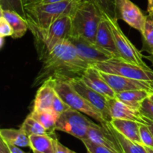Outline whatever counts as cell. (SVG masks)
Segmentation results:
<instances>
[{
    "label": "cell",
    "instance_id": "6da1fadb",
    "mask_svg": "<svg viewBox=\"0 0 153 153\" xmlns=\"http://www.w3.org/2000/svg\"><path fill=\"white\" fill-rule=\"evenodd\" d=\"M42 67L33 82L32 88L40 86L47 80L70 81L82 78L89 64L84 61L68 41L55 46L40 60Z\"/></svg>",
    "mask_w": 153,
    "mask_h": 153
},
{
    "label": "cell",
    "instance_id": "7a4b0ae2",
    "mask_svg": "<svg viewBox=\"0 0 153 153\" xmlns=\"http://www.w3.org/2000/svg\"><path fill=\"white\" fill-rule=\"evenodd\" d=\"M82 0H66L57 3L27 6L26 19L28 26L47 29L54 22L66 16H71Z\"/></svg>",
    "mask_w": 153,
    "mask_h": 153
},
{
    "label": "cell",
    "instance_id": "3957f363",
    "mask_svg": "<svg viewBox=\"0 0 153 153\" xmlns=\"http://www.w3.org/2000/svg\"><path fill=\"white\" fill-rule=\"evenodd\" d=\"M32 33L39 60L60 43L68 40L71 35L72 20L70 16H66L54 22L47 29L40 30L32 26Z\"/></svg>",
    "mask_w": 153,
    "mask_h": 153
},
{
    "label": "cell",
    "instance_id": "277c9868",
    "mask_svg": "<svg viewBox=\"0 0 153 153\" xmlns=\"http://www.w3.org/2000/svg\"><path fill=\"white\" fill-rule=\"evenodd\" d=\"M70 17L72 20L70 36H79L95 43L99 24L103 17L101 10L94 3L82 0Z\"/></svg>",
    "mask_w": 153,
    "mask_h": 153
},
{
    "label": "cell",
    "instance_id": "5b68a950",
    "mask_svg": "<svg viewBox=\"0 0 153 153\" xmlns=\"http://www.w3.org/2000/svg\"><path fill=\"white\" fill-rule=\"evenodd\" d=\"M52 82L58 95L70 108L94 118L100 124L107 122L103 118L101 113L73 88L70 82L52 80Z\"/></svg>",
    "mask_w": 153,
    "mask_h": 153
},
{
    "label": "cell",
    "instance_id": "8992f818",
    "mask_svg": "<svg viewBox=\"0 0 153 153\" xmlns=\"http://www.w3.org/2000/svg\"><path fill=\"white\" fill-rule=\"evenodd\" d=\"M100 71L116 74L137 80L153 82V70L150 67H142L131 64L122 58H113L94 66Z\"/></svg>",
    "mask_w": 153,
    "mask_h": 153
},
{
    "label": "cell",
    "instance_id": "52a82bcc",
    "mask_svg": "<svg viewBox=\"0 0 153 153\" xmlns=\"http://www.w3.org/2000/svg\"><path fill=\"white\" fill-rule=\"evenodd\" d=\"M111 26L114 36L115 45L119 53L120 57L124 61L131 64H136L142 67H149L143 61V55L141 51L139 50L128 38L121 29L118 20L116 18L110 17L103 13Z\"/></svg>",
    "mask_w": 153,
    "mask_h": 153
},
{
    "label": "cell",
    "instance_id": "ba28073f",
    "mask_svg": "<svg viewBox=\"0 0 153 153\" xmlns=\"http://www.w3.org/2000/svg\"><path fill=\"white\" fill-rule=\"evenodd\" d=\"M92 123L83 113L70 108L59 115L56 123V130L83 140L88 139V129Z\"/></svg>",
    "mask_w": 153,
    "mask_h": 153
},
{
    "label": "cell",
    "instance_id": "9c48e42d",
    "mask_svg": "<svg viewBox=\"0 0 153 153\" xmlns=\"http://www.w3.org/2000/svg\"><path fill=\"white\" fill-rule=\"evenodd\" d=\"M67 40L73 45L78 55L91 66L115 58L111 53L84 37L70 36Z\"/></svg>",
    "mask_w": 153,
    "mask_h": 153
},
{
    "label": "cell",
    "instance_id": "30bf717a",
    "mask_svg": "<svg viewBox=\"0 0 153 153\" xmlns=\"http://www.w3.org/2000/svg\"><path fill=\"white\" fill-rule=\"evenodd\" d=\"M115 18L123 20L142 34L147 16L131 0H115Z\"/></svg>",
    "mask_w": 153,
    "mask_h": 153
},
{
    "label": "cell",
    "instance_id": "8fae6325",
    "mask_svg": "<svg viewBox=\"0 0 153 153\" xmlns=\"http://www.w3.org/2000/svg\"><path fill=\"white\" fill-rule=\"evenodd\" d=\"M70 82L73 88L80 95H82L87 101L89 102L94 107H95L101 113L105 121L110 122L111 120L108 106V99L107 97L90 88L81 78L73 79V80L70 81Z\"/></svg>",
    "mask_w": 153,
    "mask_h": 153
},
{
    "label": "cell",
    "instance_id": "7c38bea8",
    "mask_svg": "<svg viewBox=\"0 0 153 153\" xmlns=\"http://www.w3.org/2000/svg\"><path fill=\"white\" fill-rule=\"evenodd\" d=\"M100 71V70H99ZM101 76L104 78L109 86L116 93V95L124 91H134V90H145L151 94L153 93V82L147 81L137 80L130 79L116 74L105 73L100 71Z\"/></svg>",
    "mask_w": 153,
    "mask_h": 153
},
{
    "label": "cell",
    "instance_id": "4fadbf2b",
    "mask_svg": "<svg viewBox=\"0 0 153 153\" xmlns=\"http://www.w3.org/2000/svg\"><path fill=\"white\" fill-rule=\"evenodd\" d=\"M106 123L99 125L93 122L88 129V139L114 153H125L120 141L109 129Z\"/></svg>",
    "mask_w": 153,
    "mask_h": 153
},
{
    "label": "cell",
    "instance_id": "5bb4252c",
    "mask_svg": "<svg viewBox=\"0 0 153 153\" xmlns=\"http://www.w3.org/2000/svg\"><path fill=\"white\" fill-rule=\"evenodd\" d=\"M108 106L111 120H128L136 121L142 124H146V120L142 116L139 111L131 108L116 97L108 100Z\"/></svg>",
    "mask_w": 153,
    "mask_h": 153
},
{
    "label": "cell",
    "instance_id": "9a60e30c",
    "mask_svg": "<svg viewBox=\"0 0 153 153\" xmlns=\"http://www.w3.org/2000/svg\"><path fill=\"white\" fill-rule=\"evenodd\" d=\"M81 79L90 88L102 94L108 99L116 97V93L112 90L104 78L101 76L100 71L94 66L88 67Z\"/></svg>",
    "mask_w": 153,
    "mask_h": 153
},
{
    "label": "cell",
    "instance_id": "2e32d148",
    "mask_svg": "<svg viewBox=\"0 0 153 153\" xmlns=\"http://www.w3.org/2000/svg\"><path fill=\"white\" fill-rule=\"evenodd\" d=\"M95 43L102 49L111 53L115 58H120L115 45L111 26L104 14L99 24L98 29L96 34Z\"/></svg>",
    "mask_w": 153,
    "mask_h": 153
},
{
    "label": "cell",
    "instance_id": "e0dca14e",
    "mask_svg": "<svg viewBox=\"0 0 153 153\" xmlns=\"http://www.w3.org/2000/svg\"><path fill=\"white\" fill-rule=\"evenodd\" d=\"M57 95L58 94L54 88L52 80L46 81L37 90L34 100L32 110H52L54 101Z\"/></svg>",
    "mask_w": 153,
    "mask_h": 153
},
{
    "label": "cell",
    "instance_id": "ac0fdd59",
    "mask_svg": "<svg viewBox=\"0 0 153 153\" xmlns=\"http://www.w3.org/2000/svg\"><path fill=\"white\" fill-rule=\"evenodd\" d=\"M112 126L121 134L134 143L142 144L140 135V127L142 123L133 120L112 119L110 121Z\"/></svg>",
    "mask_w": 153,
    "mask_h": 153
},
{
    "label": "cell",
    "instance_id": "d6986e66",
    "mask_svg": "<svg viewBox=\"0 0 153 153\" xmlns=\"http://www.w3.org/2000/svg\"><path fill=\"white\" fill-rule=\"evenodd\" d=\"M0 13L1 16L10 23V26L13 28V34L11 37L12 38H21L25 35L28 29H29L27 19L16 12L0 8Z\"/></svg>",
    "mask_w": 153,
    "mask_h": 153
},
{
    "label": "cell",
    "instance_id": "ffe728a7",
    "mask_svg": "<svg viewBox=\"0 0 153 153\" xmlns=\"http://www.w3.org/2000/svg\"><path fill=\"white\" fill-rule=\"evenodd\" d=\"M29 115L38 121L46 128L49 135L55 136V131L56 130V123L59 117L58 114L50 109H41L32 110Z\"/></svg>",
    "mask_w": 153,
    "mask_h": 153
},
{
    "label": "cell",
    "instance_id": "44dd1931",
    "mask_svg": "<svg viewBox=\"0 0 153 153\" xmlns=\"http://www.w3.org/2000/svg\"><path fill=\"white\" fill-rule=\"evenodd\" d=\"M151 93L145 90L124 91L116 95V98L134 110L139 111L143 102L149 97Z\"/></svg>",
    "mask_w": 153,
    "mask_h": 153
},
{
    "label": "cell",
    "instance_id": "7402d4cb",
    "mask_svg": "<svg viewBox=\"0 0 153 153\" xmlns=\"http://www.w3.org/2000/svg\"><path fill=\"white\" fill-rule=\"evenodd\" d=\"M0 137L7 144L13 145L19 147L29 146V136L23 130L15 128H2L0 130Z\"/></svg>",
    "mask_w": 153,
    "mask_h": 153
},
{
    "label": "cell",
    "instance_id": "603a6c76",
    "mask_svg": "<svg viewBox=\"0 0 153 153\" xmlns=\"http://www.w3.org/2000/svg\"><path fill=\"white\" fill-rule=\"evenodd\" d=\"M55 137L49 134L30 135L29 147L32 149V151H37L42 153H54Z\"/></svg>",
    "mask_w": 153,
    "mask_h": 153
},
{
    "label": "cell",
    "instance_id": "cb8c5ba5",
    "mask_svg": "<svg viewBox=\"0 0 153 153\" xmlns=\"http://www.w3.org/2000/svg\"><path fill=\"white\" fill-rule=\"evenodd\" d=\"M106 125L108 127L109 129L112 131L114 134L117 137L118 140L120 143L121 146H122L123 149L125 153H147L146 149H145L143 145H140L139 143H134V142L131 141V140H128L126 137H124L123 134L118 131H117L114 128L111 126L110 122L106 123Z\"/></svg>",
    "mask_w": 153,
    "mask_h": 153
},
{
    "label": "cell",
    "instance_id": "d4e9b609",
    "mask_svg": "<svg viewBox=\"0 0 153 153\" xmlns=\"http://www.w3.org/2000/svg\"><path fill=\"white\" fill-rule=\"evenodd\" d=\"M143 45L141 52H146L153 55V15H148L144 31L142 34Z\"/></svg>",
    "mask_w": 153,
    "mask_h": 153
},
{
    "label": "cell",
    "instance_id": "484cf974",
    "mask_svg": "<svg viewBox=\"0 0 153 153\" xmlns=\"http://www.w3.org/2000/svg\"><path fill=\"white\" fill-rule=\"evenodd\" d=\"M20 128L23 130L24 132L28 136L32 134H49L46 128L30 115L25 118L20 126Z\"/></svg>",
    "mask_w": 153,
    "mask_h": 153
},
{
    "label": "cell",
    "instance_id": "4316f807",
    "mask_svg": "<svg viewBox=\"0 0 153 153\" xmlns=\"http://www.w3.org/2000/svg\"><path fill=\"white\" fill-rule=\"evenodd\" d=\"M0 8L15 11L26 19V12L22 0H0Z\"/></svg>",
    "mask_w": 153,
    "mask_h": 153
},
{
    "label": "cell",
    "instance_id": "83f0119b",
    "mask_svg": "<svg viewBox=\"0 0 153 153\" xmlns=\"http://www.w3.org/2000/svg\"><path fill=\"white\" fill-rule=\"evenodd\" d=\"M94 3L102 13L115 18V0H85Z\"/></svg>",
    "mask_w": 153,
    "mask_h": 153
},
{
    "label": "cell",
    "instance_id": "f1b7e54d",
    "mask_svg": "<svg viewBox=\"0 0 153 153\" xmlns=\"http://www.w3.org/2000/svg\"><path fill=\"white\" fill-rule=\"evenodd\" d=\"M140 135L142 144L153 149V134L147 124H141L140 127Z\"/></svg>",
    "mask_w": 153,
    "mask_h": 153
},
{
    "label": "cell",
    "instance_id": "f546056e",
    "mask_svg": "<svg viewBox=\"0 0 153 153\" xmlns=\"http://www.w3.org/2000/svg\"><path fill=\"white\" fill-rule=\"evenodd\" d=\"M82 141L86 147L87 151L91 153H114L110 149L91 141L89 139H85Z\"/></svg>",
    "mask_w": 153,
    "mask_h": 153
},
{
    "label": "cell",
    "instance_id": "4dcf8cb0",
    "mask_svg": "<svg viewBox=\"0 0 153 153\" xmlns=\"http://www.w3.org/2000/svg\"><path fill=\"white\" fill-rule=\"evenodd\" d=\"M139 111L143 117L153 122V101L149 99V97L143 102Z\"/></svg>",
    "mask_w": 153,
    "mask_h": 153
},
{
    "label": "cell",
    "instance_id": "1f68e13d",
    "mask_svg": "<svg viewBox=\"0 0 153 153\" xmlns=\"http://www.w3.org/2000/svg\"><path fill=\"white\" fill-rule=\"evenodd\" d=\"M13 34V28L10 26V23L2 16H0V36L1 37H12Z\"/></svg>",
    "mask_w": 153,
    "mask_h": 153
},
{
    "label": "cell",
    "instance_id": "d6a6232c",
    "mask_svg": "<svg viewBox=\"0 0 153 153\" xmlns=\"http://www.w3.org/2000/svg\"><path fill=\"white\" fill-rule=\"evenodd\" d=\"M54 153H77L71 150L67 146H64L61 142L58 140L56 137H55V152Z\"/></svg>",
    "mask_w": 153,
    "mask_h": 153
},
{
    "label": "cell",
    "instance_id": "836d02e7",
    "mask_svg": "<svg viewBox=\"0 0 153 153\" xmlns=\"http://www.w3.org/2000/svg\"><path fill=\"white\" fill-rule=\"evenodd\" d=\"M66 1V0H35L33 1L32 3L28 6H32V5H38V4H51V3H57L61 2V1ZM27 7V6H26Z\"/></svg>",
    "mask_w": 153,
    "mask_h": 153
},
{
    "label": "cell",
    "instance_id": "e575fe53",
    "mask_svg": "<svg viewBox=\"0 0 153 153\" xmlns=\"http://www.w3.org/2000/svg\"><path fill=\"white\" fill-rule=\"evenodd\" d=\"M0 153H10L7 143L1 138L0 139Z\"/></svg>",
    "mask_w": 153,
    "mask_h": 153
},
{
    "label": "cell",
    "instance_id": "d590c367",
    "mask_svg": "<svg viewBox=\"0 0 153 153\" xmlns=\"http://www.w3.org/2000/svg\"><path fill=\"white\" fill-rule=\"evenodd\" d=\"M7 146L9 148V150H10V153H25L24 151H22V149H19V146H13V145H10V144H7Z\"/></svg>",
    "mask_w": 153,
    "mask_h": 153
},
{
    "label": "cell",
    "instance_id": "8d00e7d4",
    "mask_svg": "<svg viewBox=\"0 0 153 153\" xmlns=\"http://www.w3.org/2000/svg\"><path fill=\"white\" fill-rule=\"evenodd\" d=\"M148 15H153V0H148Z\"/></svg>",
    "mask_w": 153,
    "mask_h": 153
},
{
    "label": "cell",
    "instance_id": "74e56055",
    "mask_svg": "<svg viewBox=\"0 0 153 153\" xmlns=\"http://www.w3.org/2000/svg\"><path fill=\"white\" fill-rule=\"evenodd\" d=\"M145 120H146V124H147V125H148V126H149V129H150V131H152V134H153V122H152V121H150V120H149L146 119V118H145Z\"/></svg>",
    "mask_w": 153,
    "mask_h": 153
},
{
    "label": "cell",
    "instance_id": "f35d334b",
    "mask_svg": "<svg viewBox=\"0 0 153 153\" xmlns=\"http://www.w3.org/2000/svg\"><path fill=\"white\" fill-rule=\"evenodd\" d=\"M143 58H146L148 61H149L153 66V55H143Z\"/></svg>",
    "mask_w": 153,
    "mask_h": 153
},
{
    "label": "cell",
    "instance_id": "ab89813d",
    "mask_svg": "<svg viewBox=\"0 0 153 153\" xmlns=\"http://www.w3.org/2000/svg\"><path fill=\"white\" fill-rule=\"evenodd\" d=\"M23 1V4H24V6H25V7H26V6L29 5L31 3H32L33 1H34L35 0H22Z\"/></svg>",
    "mask_w": 153,
    "mask_h": 153
},
{
    "label": "cell",
    "instance_id": "60d3db41",
    "mask_svg": "<svg viewBox=\"0 0 153 153\" xmlns=\"http://www.w3.org/2000/svg\"><path fill=\"white\" fill-rule=\"evenodd\" d=\"M145 149H146V152H147V153H153V149H152V148L150 147H147V146H145Z\"/></svg>",
    "mask_w": 153,
    "mask_h": 153
},
{
    "label": "cell",
    "instance_id": "b9f144b4",
    "mask_svg": "<svg viewBox=\"0 0 153 153\" xmlns=\"http://www.w3.org/2000/svg\"><path fill=\"white\" fill-rule=\"evenodd\" d=\"M149 99H150L152 101H153V93H152V94H150V95H149Z\"/></svg>",
    "mask_w": 153,
    "mask_h": 153
},
{
    "label": "cell",
    "instance_id": "7bdbcfd3",
    "mask_svg": "<svg viewBox=\"0 0 153 153\" xmlns=\"http://www.w3.org/2000/svg\"><path fill=\"white\" fill-rule=\"evenodd\" d=\"M33 153H42V152H37V151H33Z\"/></svg>",
    "mask_w": 153,
    "mask_h": 153
},
{
    "label": "cell",
    "instance_id": "ee69618b",
    "mask_svg": "<svg viewBox=\"0 0 153 153\" xmlns=\"http://www.w3.org/2000/svg\"><path fill=\"white\" fill-rule=\"evenodd\" d=\"M87 153H91V152H87Z\"/></svg>",
    "mask_w": 153,
    "mask_h": 153
}]
</instances>
